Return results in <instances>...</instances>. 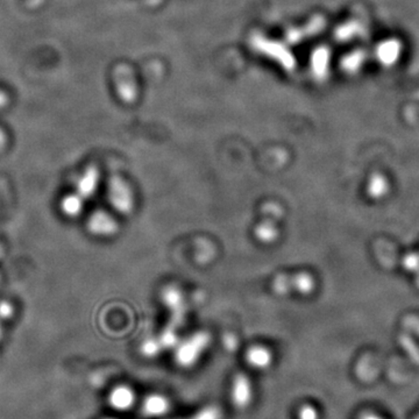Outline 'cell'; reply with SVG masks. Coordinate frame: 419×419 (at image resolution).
Masks as SVG:
<instances>
[{"mask_svg":"<svg viewBox=\"0 0 419 419\" xmlns=\"http://www.w3.org/2000/svg\"><path fill=\"white\" fill-rule=\"evenodd\" d=\"M211 337L207 332H197L182 342H178L175 351V361L180 367H194L210 347Z\"/></svg>","mask_w":419,"mask_h":419,"instance_id":"cell-1","label":"cell"},{"mask_svg":"<svg viewBox=\"0 0 419 419\" xmlns=\"http://www.w3.org/2000/svg\"><path fill=\"white\" fill-rule=\"evenodd\" d=\"M7 102V96L0 91V107H3Z\"/></svg>","mask_w":419,"mask_h":419,"instance_id":"cell-20","label":"cell"},{"mask_svg":"<svg viewBox=\"0 0 419 419\" xmlns=\"http://www.w3.org/2000/svg\"><path fill=\"white\" fill-rule=\"evenodd\" d=\"M107 419H111V418H107Z\"/></svg>","mask_w":419,"mask_h":419,"instance_id":"cell-22","label":"cell"},{"mask_svg":"<svg viewBox=\"0 0 419 419\" xmlns=\"http://www.w3.org/2000/svg\"><path fill=\"white\" fill-rule=\"evenodd\" d=\"M278 218L274 217L265 216L263 214V220H261L258 225L255 226L254 236L258 239L259 241L262 244H273V242L278 240L280 236V231H278Z\"/></svg>","mask_w":419,"mask_h":419,"instance_id":"cell-10","label":"cell"},{"mask_svg":"<svg viewBox=\"0 0 419 419\" xmlns=\"http://www.w3.org/2000/svg\"><path fill=\"white\" fill-rule=\"evenodd\" d=\"M246 361L254 369L265 371L271 367L273 362V354L265 346H251L246 352Z\"/></svg>","mask_w":419,"mask_h":419,"instance_id":"cell-11","label":"cell"},{"mask_svg":"<svg viewBox=\"0 0 419 419\" xmlns=\"http://www.w3.org/2000/svg\"><path fill=\"white\" fill-rule=\"evenodd\" d=\"M6 136H5V133L0 129V152L5 148V146H6Z\"/></svg>","mask_w":419,"mask_h":419,"instance_id":"cell-19","label":"cell"},{"mask_svg":"<svg viewBox=\"0 0 419 419\" xmlns=\"http://www.w3.org/2000/svg\"><path fill=\"white\" fill-rule=\"evenodd\" d=\"M162 346L158 338H148L142 342L141 353L147 358H154L158 353H161Z\"/></svg>","mask_w":419,"mask_h":419,"instance_id":"cell-14","label":"cell"},{"mask_svg":"<svg viewBox=\"0 0 419 419\" xmlns=\"http://www.w3.org/2000/svg\"><path fill=\"white\" fill-rule=\"evenodd\" d=\"M107 200L113 209L121 213L129 214L134 210V195L132 187L123 178H111L107 185Z\"/></svg>","mask_w":419,"mask_h":419,"instance_id":"cell-4","label":"cell"},{"mask_svg":"<svg viewBox=\"0 0 419 419\" xmlns=\"http://www.w3.org/2000/svg\"><path fill=\"white\" fill-rule=\"evenodd\" d=\"M403 54V43L397 38L381 40L374 49V58L383 68H393L401 61Z\"/></svg>","mask_w":419,"mask_h":419,"instance_id":"cell-5","label":"cell"},{"mask_svg":"<svg viewBox=\"0 0 419 419\" xmlns=\"http://www.w3.org/2000/svg\"><path fill=\"white\" fill-rule=\"evenodd\" d=\"M100 175L97 167L90 165L76 181V194L87 200L94 196L99 185Z\"/></svg>","mask_w":419,"mask_h":419,"instance_id":"cell-8","label":"cell"},{"mask_svg":"<svg viewBox=\"0 0 419 419\" xmlns=\"http://www.w3.org/2000/svg\"><path fill=\"white\" fill-rule=\"evenodd\" d=\"M3 322H1V320H0V342H1V339H3V335H4Z\"/></svg>","mask_w":419,"mask_h":419,"instance_id":"cell-21","label":"cell"},{"mask_svg":"<svg viewBox=\"0 0 419 419\" xmlns=\"http://www.w3.org/2000/svg\"><path fill=\"white\" fill-rule=\"evenodd\" d=\"M84 203H85L84 198H82L76 192H72V194L65 195L62 198L60 209H61L62 213L65 217L77 218V217L81 216L82 211L84 209Z\"/></svg>","mask_w":419,"mask_h":419,"instance_id":"cell-13","label":"cell"},{"mask_svg":"<svg viewBox=\"0 0 419 419\" xmlns=\"http://www.w3.org/2000/svg\"><path fill=\"white\" fill-rule=\"evenodd\" d=\"M169 409H170L169 401L158 393H153V395L146 397L143 406H142V411L146 416L151 417V418L165 416Z\"/></svg>","mask_w":419,"mask_h":419,"instance_id":"cell-12","label":"cell"},{"mask_svg":"<svg viewBox=\"0 0 419 419\" xmlns=\"http://www.w3.org/2000/svg\"><path fill=\"white\" fill-rule=\"evenodd\" d=\"M231 400L233 406L244 410L251 406L253 401V387L249 377L245 374H238L233 379L231 388Z\"/></svg>","mask_w":419,"mask_h":419,"instance_id":"cell-7","label":"cell"},{"mask_svg":"<svg viewBox=\"0 0 419 419\" xmlns=\"http://www.w3.org/2000/svg\"><path fill=\"white\" fill-rule=\"evenodd\" d=\"M136 403V393L127 386H118L109 395V404L116 411H129Z\"/></svg>","mask_w":419,"mask_h":419,"instance_id":"cell-9","label":"cell"},{"mask_svg":"<svg viewBox=\"0 0 419 419\" xmlns=\"http://www.w3.org/2000/svg\"></svg>","mask_w":419,"mask_h":419,"instance_id":"cell-23","label":"cell"},{"mask_svg":"<svg viewBox=\"0 0 419 419\" xmlns=\"http://www.w3.org/2000/svg\"><path fill=\"white\" fill-rule=\"evenodd\" d=\"M161 300L170 317L165 327L178 332L187 316V300L183 291L176 285H168L162 290Z\"/></svg>","mask_w":419,"mask_h":419,"instance_id":"cell-2","label":"cell"},{"mask_svg":"<svg viewBox=\"0 0 419 419\" xmlns=\"http://www.w3.org/2000/svg\"><path fill=\"white\" fill-rule=\"evenodd\" d=\"M273 290L278 296H287L296 293L300 295H308L313 290L315 281L308 273H297V274H280L273 281Z\"/></svg>","mask_w":419,"mask_h":419,"instance_id":"cell-3","label":"cell"},{"mask_svg":"<svg viewBox=\"0 0 419 419\" xmlns=\"http://www.w3.org/2000/svg\"><path fill=\"white\" fill-rule=\"evenodd\" d=\"M298 419H318L316 409L311 406H304L298 411Z\"/></svg>","mask_w":419,"mask_h":419,"instance_id":"cell-18","label":"cell"},{"mask_svg":"<svg viewBox=\"0 0 419 419\" xmlns=\"http://www.w3.org/2000/svg\"><path fill=\"white\" fill-rule=\"evenodd\" d=\"M14 316L13 304L9 300H1L0 302V320L7 322Z\"/></svg>","mask_w":419,"mask_h":419,"instance_id":"cell-17","label":"cell"},{"mask_svg":"<svg viewBox=\"0 0 419 419\" xmlns=\"http://www.w3.org/2000/svg\"><path fill=\"white\" fill-rule=\"evenodd\" d=\"M367 58V54L362 52V50H357V52L352 53L351 55L347 58V65L346 68L349 69V71L357 72L364 67V62Z\"/></svg>","mask_w":419,"mask_h":419,"instance_id":"cell-15","label":"cell"},{"mask_svg":"<svg viewBox=\"0 0 419 419\" xmlns=\"http://www.w3.org/2000/svg\"><path fill=\"white\" fill-rule=\"evenodd\" d=\"M87 227L92 236H103V238L114 236L119 229L116 220L102 210L91 213L90 217L87 218Z\"/></svg>","mask_w":419,"mask_h":419,"instance_id":"cell-6","label":"cell"},{"mask_svg":"<svg viewBox=\"0 0 419 419\" xmlns=\"http://www.w3.org/2000/svg\"><path fill=\"white\" fill-rule=\"evenodd\" d=\"M190 419H222V413L216 406H205Z\"/></svg>","mask_w":419,"mask_h":419,"instance_id":"cell-16","label":"cell"}]
</instances>
